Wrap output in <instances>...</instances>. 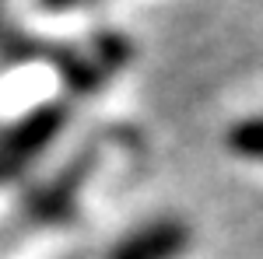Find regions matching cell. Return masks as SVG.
<instances>
[{
  "mask_svg": "<svg viewBox=\"0 0 263 259\" xmlns=\"http://www.w3.org/2000/svg\"><path fill=\"white\" fill-rule=\"evenodd\" d=\"M193 245V228L182 217L155 214L112 242L105 259H182Z\"/></svg>",
  "mask_w": 263,
  "mask_h": 259,
  "instance_id": "obj_1",
  "label": "cell"
},
{
  "mask_svg": "<svg viewBox=\"0 0 263 259\" xmlns=\"http://www.w3.org/2000/svg\"><path fill=\"white\" fill-rule=\"evenodd\" d=\"M224 151L246 165H263V109L246 112L224 126Z\"/></svg>",
  "mask_w": 263,
  "mask_h": 259,
  "instance_id": "obj_2",
  "label": "cell"
},
{
  "mask_svg": "<svg viewBox=\"0 0 263 259\" xmlns=\"http://www.w3.org/2000/svg\"><path fill=\"white\" fill-rule=\"evenodd\" d=\"M46 14H78V11H88V7H99L105 0H35Z\"/></svg>",
  "mask_w": 263,
  "mask_h": 259,
  "instance_id": "obj_3",
  "label": "cell"
}]
</instances>
